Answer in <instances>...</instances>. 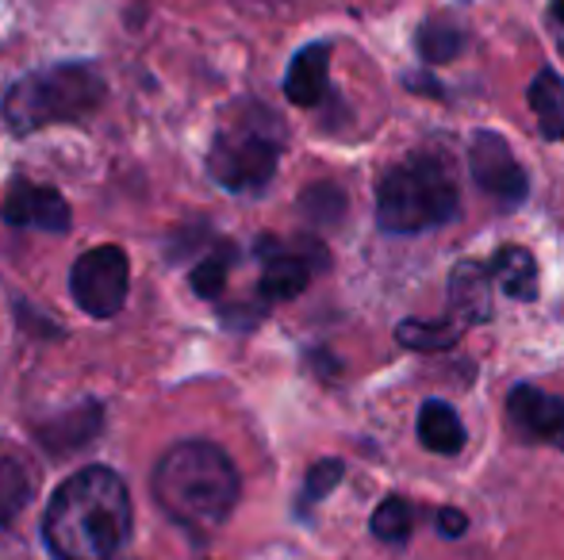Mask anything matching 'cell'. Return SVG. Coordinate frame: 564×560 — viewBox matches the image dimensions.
Wrapping results in <instances>:
<instances>
[{
  "instance_id": "obj_7",
  "label": "cell",
  "mask_w": 564,
  "mask_h": 560,
  "mask_svg": "<svg viewBox=\"0 0 564 560\" xmlns=\"http://www.w3.org/2000/svg\"><path fill=\"white\" fill-rule=\"evenodd\" d=\"M468 169H473V180L499 200L503 208H519L530 193L527 169L519 165L514 150L507 146V139H499L496 131H476L473 142H468Z\"/></svg>"
},
{
  "instance_id": "obj_14",
  "label": "cell",
  "mask_w": 564,
  "mask_h": 560,
  "mask_svg": "<svg viewBox=\"0 0 564 560\" xmlns=\"http://www.w3.org/2000/svg\"><path fill=\"white\" fill-rule=\"evenodd\" d=\"M491 273H496L499 288L519 304H530L538 296V262L527 246H499L491 257Z\"/></svg>"
},
{
  "instance_id": "obj_26",
  "label": "cell",
  "mask_w": 564,
  "mask_h": 560,
  "mask_svg": "<svg viewBox=\"0 0 564 560\" xmlns=\"http://www.w3.org/2000/svg\"><path fill=\"white\" fill-rule=\"evenodd\" d=\"M561 54H564V46H561Z\"/></svg>"
},
{
  "instance_id": "obj_12",
  "label": "cell",
  "mask_w": 564,
  "mask_h": 560,
  "mask_svg": "<svg viewBox=\"0 0 564 560\" xmlns=\"http://www.w3.org/2000/svg\"><path fill=\"white\" fill-rule=\"evenodd\" d=\"M35 464L28 461V453L12 446H0V526H8L35 495Z\"/></svg>"
},
{
  "instance_id": "obj_8",
  "label": "cell",
  "mask_w": 564,
  "mask_h": 560,
  "mask_svg": "<svg viewBox=\"0 0 564 560\" xmlns=\"http://www.w3.org/2000/svg\"><path fill=\"white\" fill-rule=\"evenodd\" d=\"M507 415L511 422L527 433L530 441H542V446L564 449V399H553L545 392L519 384V388L507 396Z\"/></svg>"
},
{
  "instance_id": "obj_15",
  "label": "cell",
  "mask_w": 564,
  "mask_h": 560,
  "mask_svg": "<svg viewBox=\"0 0 564 560\" xmlns=\"http://www.w3.org/2000/svg\"><path fill=\"white\" fill-rule=\"evenodd\" d=\"M315 265L304 254H273L261 273V296L265 299H296L307 288Z\"/></svg>"
},
{
  "instance_id": "obj_5",
  "label": "cell",
  "mask_w": 564,
  "mask_h": 560,
  "mask_svg": "<svg viewBox=\"0 0 564 560\" xmlns=\"http://www.w3.org/2000/svg\"><path fill=\"white\" fill-rule=\"evenodd\" d=\"M281 162V123L273 112L250 105L219 128L212 142L208 169L230 193H253V188L269 185Z\"/></svg>"
},
{
  "instance_id": "obj_4",
  "label": "cell",
  "mask_w": 564,
  "mask_h": 560,
  "mask_svg": "<svg viewBox=\"0 0 564 560\" xmlns=\"http://www.w3.org/2000/svg\"><path fill=\"white\" fill-rule=\"evenodd\" d=\"M457 216V185L438 157L415 154L377 185V219L384 231L415 234Z\"/></svg>"
},
{
  "instance_id": "obj_22",
  "label": "cell",
  "mask_w": 564,
  "mask_h": 560,
  "mask_svg": "<svg viewBox=\"0 0 564 560\" xmlns=\"http://www.w3.org/2000/svg\"><path fill=\"white\" fill-rule=\"evenodd\" d=\"M193 284H196V292H200V296L216 299L219 292H224V284H227V265L224 262H204L200 270L193 273Z\"/></svg>"
},
{
  "instance_id": "obj_21",
  "label": "cell",
  "mask_w": 564,
  "mask_h": 560,
  "mask_svg": "<svg viewBox=\"0 0 564 560\" xmlns=\"http://www.w3.org/2000/svg\"><path fill=\"white\" fill-rule=\"evenodd\" d=\"M341 476H346V464L335 461V457H327V461L312 464V472H307V480H304V495L312 503L327 499V495L341 484Z\"/></svg>"
},
{
  "instance_id": "obj_10",
  "label": "cell",
  "mask_w": 564,
  "mask_h": 560,
  "mask_svg": "<svg viewBox=\"0 0 564 560\" xmlns=\"http://www.w3.org/2000/svg\"><path fill=\"white\" fill-rule=\"evenodd\" d=\"M330 89V46L327 43H312L292 58L289 77H284V97L300 108H315L323 105Z\"/></svg>"
},
{
  "instance_id": "obj_25",
  "label": "cell",
  "mask_w": 564,
  "mask_h": 560,
  "mask_svg": "<svg viewBox=\"0 0 564 560\" xmlns=\"http://www.w3.org/2000/svg\"><path fill=\"white\" fill-rule=\"evenodd\" d=\"M553 20L564 23V0H553Z\"/></svg>"
},
{
  "instance_id": "obj_3",
  "label": "cell",
  "mask_w": 564,
  "mask_h": 560,
  "mask_svg": "<svg viewBox=\"0 0 564 560\" xmlns=\"http://www.w3.org/2000/svg\"><path fill=\"white\" fill-rule=\"evenodd\" d=\"M108 97L105 77L85 62L46 66L20 77L4 97V120L15 135H35L54 123H85Z\"/></svg>"
},
{
  "instance_id": "obj_24",
  "label": "cell",
  "mask_w": 564,
  "mask_h": 560,
  "mask_svg": "<svg viewBox=\"0 0 564 560\" xmlns=\"http://www.w3.org/2000/svg\"><path fill=\"white\" fill-rule=\"evenodd\" d=\"M403 85H408V89H415V92H423V97H442V85L434 81V77H403Z\"/></svg>"
},
{
  "instance_id": "obj_23",
  "label": "cell",
  "mask_w": 564,
  "mask_h": 560,
  "mask_svg": "<svg viewBox=\"0 0 564 560\" xmlns=\"http://www.w3.org/2000/svg\"><path fill=\"white\" fill-rule=\"evenodd\" d=\"M434 523H438V530L446 534V538H460V534L468 530V515L457 507H442L438 515H434Z\"/></svg>"
},
{
  "instance_id": "obj_18",
  "label": "cell",
  "mask_w": 564,
  "mask_h": 560,
  "mask_svg": "<svg viewBox=\"0 0 564 560\" xmlns=\"http://www.w3.org/2000/svg\"><path fill=\"white\" fill-rule=\"evenodd\" d=\"M460 338V330L453 322H438V319H408L395 327V342L408 345L415 353H438V350H449L453 342Z\"/></svg>"
},
{
  "instance_id": "obj_11",
  "label": "cell",
  "mask_w": 564,
  "mask_h": 560,
  "mask_svg": "<svg viewBox=\"0 0 564 560\" xmlns=\"http://www.w3.org/2000/svg\"><path fill=\"white\" fill-rule=\"evenodd\" d=\"M449 304L460 322L491 319V277L480 262H457L449 273Z\"/></svg>"
},
{
  "instance_id": "obj_19",
  "label": "cell",
  "mask_w": 564,
  "mask_h": 560,
  "mask_svg": "<svg viewBox=\"0 0 564 560\" xmlns=\"http://www.w3.org/2000/svg\"><path fill=\"white\" fill-rule=\"evenodd\" d=\"M369 526H372V534H377L380 541H388V546H408V538H411V507L400 499V495H388V499L372 510Z\"/></svg>"
},
{
  "instance_id": "obj_17",
  "label": "cell",
  "mask_w": 564,
  "mask_h": 560,
  "mask_svg": "<svg viewBox=\"0 0 564 560\" xmlns=\"http://www.w3.org/2000/svg\"><path fill=\"white\" fill-rule=\"evenodd\" d=\"M415 51L426 66H446V62H453L465 51V35H460V28L449 20H426V23H419V31H415Z\"/></svg>"
},
{
  "instance_id": "obj_13",
  "label": "cell",
  "mask_w": 564,
  "mask_h": 560,
  "mask_svg": "<svg viewBox=\"0 0 564 560\" xmlns=\"http://www.w3.org/2000/svg\"><path fill=\"white\" fill-rule=\"evenodd\" d=\"M419 438L431 453L438 457H457L465 449V426H460L457 411L446 399H426L419 407Z\"/></svg>"
},
{
  "instance_id": "obj_9",
  "label": "cell",
  "mask_w": 564,
  "mask_h": 560,
  "mask_svg": "<svg viewBox=\"0 0 564 560\" xmlns=\"http://www.w3.org/2000/svg\"><path fill=\"white\" fill-rule=\"evenodd\" d=\"M4 219L12 227H39V231H66L69 227V208L54 188L31 185V180H15L8 188L4 204H0Z\"/></svg>"
},
{
  "instance_id": "obj_16",
  "label": "cell",
  "mask_w": 564,
  "mask_h": 560,
  "mask_svg": "<svg viewBox=\"0 0 564 560\" xmlns=\"http://www.w3.org/2000/svg\"><path fill=\"white\" fill-rule=\"evenodd\" d=\"M530 108L542 120V135L545 139H561L564 135V77L553 69H542L530 85Z\"/></svg>"
},
{
  "instance_id": "obj_6",
  "label": "cell",
  "mask_w": 564,
  "mask_h": 560,
  "mask_svg": "<svg viewBox=\"0 0 564 560\" xmlns=\"http://www.w3.org/2000/svg\"><path fill=\"white\" fill-rule=\"evenodd\" d=\"M127 288H131V262L119 246L89 250L77 257L74 273H69V292H74L77 307L89 311L93 319H112L127 304Z\"/></svg>"
},
{
  "instance_id": "obj_2",
  "label": "cell",
  "mask_w": 564,
  "mask_h": 560,
  "mask_svg": "<svg viewBox=\"0 0 564 560\" xmlns=\"http://www.w3.org/2000/svg\"><path fill=\"white\" fill-rule=\"evenodd\" d=\"M154 499L173 523L196 534H212L235 510L238 472L230 457L212 441H181L158 461Z\"/></svg>"
},
{
  "instance_id": "obj_1",
  "label": "cell",
  "mask_w": 564,
  "mask_h": 560,
  "mask_svg": "<svg viewBox=\"0 0 564 560\" xmlns=\"http://www.w3.org/2000/svg\"><path fill=\"white\" fill-rule=\"evenodd\" d=\"M131 530L127 484L105 464L82 469L54 492L43 538L58 560H112Z\"/></svg>"
},
{
  "instance_id": "obj_20",
  "label": "cell",
  "mask_w": 564,
  "mask_h": 560,
  "mask_svg": "<svg viewBox=\"0 0 564 560\" xmlns=\"http://www.w3.org/2000/svg\"><path fill=\"white\" fill-rule=\"evenodd\" d=\"M300 208H304V216L312 219V223L319 227H338L341 219H346V193H341L338 185H312L304 193V200H300Z\"/></svg>"
}]
</instances>
